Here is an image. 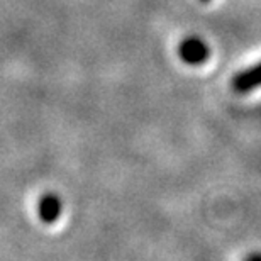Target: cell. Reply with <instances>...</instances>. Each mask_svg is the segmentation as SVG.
Returning <instances> with one entry per match:
<instances>
[{
  "label": "cell",
  "mask_w": 261,
  "mask_h": 261,
  "mask_svg": "<svg viewBox=\"0 0 261 261\" xmlns=\"http://www.w3.org/2000/svg\"><path fill=\"white\" fill-rule=\"evenodd\" d=\"M243 261H261V253H249Z\"/></svg>",
  "instance_id": "cell-4"
},
{
  "label": "cell",
  "mask_w": 261,
  "mask_h": 261,
  "mask_svg": "<svg viewBox=\"0 0 261 261\" xmlns=\"http://www.w3.org/2000/svg\"><path fill=\"white\" fill-rule=\"evenodd\" d=\"M61 198L56 194H44L38 202V216L43 222L53 224L61 216Z\"/></svg>",
  "instance_id": "cell-3"
},
{
  "label": "cell",
  "mask_w": 261,
  "mask_h": 261,
  "mask_svg": "<svg viewBox=\"0 0 261 261\" xmlns=\"http://www.w3.org/2000/svg\"><path fill=\"white\" fill-rule=\"evenodd\" d=\"M180 56L189 65H202L208 58V46L198 38H187L180 44Z\"/></svg>",
  "instance_id": "cell-1"
},
{
  "label": "cell",
  "mask_w": 261,
  "mask_h": 261,
  "mask_svg": "<svg viewBox=\"0 0 261 261\" xmlns=\"http://www.w3.org/2000/svg\"><path fill=\"white\" fill-rule=\"evenodd\" d=\"M258 87H261V63L238 73L232 78V88L238 93H248Z\"/></svg>",
  "instance_id": "cell-2"
},
{
  "label": "cell",
  "mask_w": 261,
  "mask_h": 261,
  "mask_svg": "<svg viewBox=\"0 0 261 261\" xmlns=\"http://www.w3.org/2000/svg\"><path fill=\"white\" fill-rule=\"evenodd\" d=\"M202 2H211V0H202Z\"/></svg>",
  "instance_id": "cell-5"
}]
</instances>
